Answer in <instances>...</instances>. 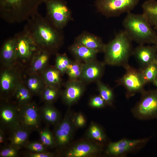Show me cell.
Here are the masks:
<instances>
[{
  "instance_id": "obj_1",
  "label": "cell",
  "mask_w": 157,
  "mask_h": 157,
  "mask_svg": "<svg viewBox=\"0 0 157 157\" xmlns=\"http://www.w3.org/2000/svg\"><path fill=\"white\" fill-rule=\"evenodd\" d=\"M24 30L33 40L38 49L56 54L62 45L64 37L62 30L54 26L38 11L27 21Z\"/></svg>"
},
{
  "instance_id": "obj_2",
  "label": "cell",
  "mask_w": 157,
  "mask_h": 157,
  "mask_svg": "<svg viewBox=\"0 0 157 157\" xmlns=\"http://www.w3.org/2000/svg\"><path fill=\"white\" fill-rule=\"evenodd\" d=\"M122 25L124 31L132 41L139 44H155L157 34L143 14L127 13Z\"/></svg>"
},
{
  "instance_id": "obj_3",
  "label": "cell",
  "mask_w": 157,
  "mask_h": 157,
  "mask_svg": "<svg viewBox=\"0 0 157 157\" xmlns=\"http://www.w3.org/2000/svg\"><path fill=\"white\" fill-rule=\"evenodd\" d=\"M47 0H0L1 17L8 23L27 21L38 11L39 4Z\"/></svg>"
},
{
  "instance_id": "obj_4",
  "label": "cell",
  "mask_w": 157,
  "mask_h": 157,
  "mask_svg": "<svg viewBox=\"0 0 157 157\" xmlns=\"http://www.w3.org/2000/svg\"><path fill=\"white\" fill-rule=\"evenodd\" d=\"M132 41L124 31L116 34L112 40L105 44L104 63L111 66L126 67L129 64V59L133 53Z\"/></svg>"
},
{
  "instance_id": "obj_5",
  "label": "cell",
  "mask_w": 157,
  "mask_h": 157,
  "mask_svg": "<svg viewBox=\"0 0 157 157\" xmlns=\"http://www.w3.org/2000/svg\"><path fill=\"white\" fill-rule=\"evenodd\" d=\"M141 98L131 109L133 116L141 120L157 119V90H144Z\"/></svg>"
},
{
  "instance_id": "obj_6",
  "label": "cell",
  "mask_w": 157,
  "mask_h": 157,
  "mask_svg": "<svg viewBox=\"0 0 157 157\" xmlns=\"http://www.w3.org/2000/svg\"><path fill=\"white\" fill-rule=\"evenodd\" d=\"M126 72L121 77L116 81V86H122L125 89L126 96L129 98L136 93H141L144 90L147 84L140 69L131 67L129 64L125 67Z\"/></svg>"
},
{
  "instance_id": "obj_7",
  "label": "cell",
  "mask_w": 157,
  "mask_h": 157,
  "mask_svg": "<svg viewBox=\"0 0 157 157\" xmlns=\"http://www.w3.org/2000/svg\"><path fill=\"white\" fill-rule=\"evenodd\" d=\"M139 0H97V12L107 17H116L133 9Z\"/></svg>"
},
{
  "instance_id": "obj_8",
  "label": "cell",
  "mask_w": 157,
  "mask_h": 157,
  "mask_svg": "<svg viewBox=\"0 0 157 157\" xmlns=\"http://www.w3.org/2000/svg\"><path fill=\"white\" fill-rule=\"evenodd\" d=\"M46 3V17L56 27L62 30L71 20L70 10L62 0H48Z\"/></svg>"
},
{
  "instance_id": "obj_9",
  "label": "cell",
  "mask_w": 157,
  "mask_h": 157,
  "mask_svg": "<svg viewBox=\"0 0 157 157\" xmlns=\"http://www.w3.org/2000/svg\"><path fill=\"white\" fill-rule=\"evenodd\" d=\"M16 61H23L31 60L38 49L34 42L24 30L15 34Z\"/></svg>"
},
{
  "instance_id": "obj_10",
  "label": "cell",
  "mask_w": 157,
  "mask_h": 157,
  "mask_svg": "<svg viewBox=\"0 0 157 157\" xmlns=\"http://www.w3.org/2000/svg\"><path fill=\"white\" fill-rule=\"evenodd\" d=\"M105 65L96 59L84 63L79 80L85 84L100 81L104 74Z\"/></svg>"
},
{
  "instance_id": "obj_11",
  "label": "cell",
  "mask_w": 157,
  "mask_h": 157,
  "mask_svg": "<svg viewBox=\"0 0 157 157\" xmlns=\"http://www.w3.org/2000/svg\"><path fill=\"white\" fill-rule=\"evenodd\" d=\"M39 114L37 106L33 103L23 106L19 118L22 126L29 130L38 128L40 123Z\"/></svg>"
},
{
  "instance_id": "obj_12",
  "label": "cell",
  "mask_w": 157,
  "mask_h": 157,
  "mask_svg": "<svg viewBox=\"0 0 157 157\" xmlns=\"http://www.w3.org/2000/svg\"><path fill=\"white\" fill-rule=\"evenodd\" d=\"M150 138L134 140L124 139L117 142H111L108 147L107 152L108 154L112 156H121L135 149L142 144H145Z\"/></svg>"
},
{
  "instance_id": "obj_13",
  "label": "cell",
  "mask_w": 157,
  "mask_h": 157,
  "mask_svg": "<svg viewBox=\"0 0 157 157\" xmlns=\"http://www.w3.org/2000/svg\"><path fill=\"white\" fill-rule=\"evenodd\" d=\"M85 84L80 80H68L63 94V99L67 105H71L77 101L83 94Z\"/></svg>"
},
{
  "instance_id": "obj_14",
  "label": "cell",
  "mask_w": 157,
  "mask_h": 157,
  "mask_svg": "<svg viewBox=\"0 0 157 157\" xmlns=\"http://www.w3.org/2000/svg\"><path fill=\"white\" fill-rule=\"evenodd\" d=\"M132 55L140 66V68L157 61L156 51L154 45L139 44L133 50Z\"/></svg>"
},
{
  "instance_id": "obj_15",
  "label": "cell",
  "mask_w": 157,
  "mask_h": 157,
  "mask_svg": "<svg viewBox=\"0 0 157 157\" xmlns=\"http://www.w3.org/2000/svg\"><path fill=\"white\" fill-rule=\"evenodd\" d=\"M0 76V85L2 92L8 93L14 91L20 80L17 71L13 66L6 67Z\"/></svg>"
},
{
  "instance_id": "obj_16",
  "label": "cell",
  "mask_w": 157,
  "mask_h": 157,
  "mask_svg": "<svg viewBox=\"0 0 157 157\" xmlns=\"http://www.w3.org/2000/svg\"><path fill=\"white\" fill-rule=\"evenodd\" d=\"M74 43L103 52L105 45L99 36L86 31H83L75 39Z\"/></svg>"
},
{
  "instance_id": "obj_17",
  "label": "cell",
  "mask_w": 157,
  "mask_h": 157,
  "mask_svg": "<svg viewBox=\"0 0 157 157\" xmlns=\"http://www.w3.org/2000/svg\"><path fill=\"white\" fill-rule=\"evenodd\" d=\"M0 58L6 67L13 66L16 61L15 41L14 37L6 40L3 43L0 51Z\"/></svg>"
},
{
  "instance_id": "obj_18",
  "label": "cell",
  "mask_w": 157,
  "mask_h": 157,
  "mask_svg": "<svg viewBox=\"0 0 157 157\" xmlns=\"http://www.w3.org/2000/svg\"><path fill=\"white\" fill-rule=\"evenodd\" d=\"M51 55L46 50L38 49L30 60V74H40L47 67Z\"/></svg>"
},
{
  "instance_id": "obj_19",
  "label": "cell",
  "mask_w": 157,
  "mask_h": 157,
  "mask_svg": "<svg viewBox=\"0 0 157 157\" xmlns=\"http://www.w3.org/2000/svg\"><path fill=\"white\" fill-rule=\"evenodd\" d=\"M73 126L69 117L66 116L57 128L55 132L56 140L57 144L64 146L70 140Z\"/></svg>"
},
{
  "instance_id": "obj_20",
  "label": "cell",
  "mask_w": 157,
  "mask_h": 157,
  "mask_svg": "<svg viewBox=\"0 0 157 157\" xmlns=\"http://www.w3.org/2000/svg\"><path fill=\"white\" fill-rule=\"evenodd\" d=\"M68 49L75 59L83 63L96 59L99 53L96 50L74 43Z\"/></svg>"
},
{
  "instance_id": "obj_21",
  "label": "cell",
  "mask_w": 157,
  "mask_h": 157,
  "mask_svg": "<svg viewBox=\"0 0 157 157\" xmlns=\"http://www.w3.org/2000/svg\"><path fill=\"white\" fill-rule=\"evenodd\" d=\"M99 151L98 147L87 142L80 143L69 151L66 156L69 157H85L96 154Z\"/></svg>"
},
{
  "instance_id": "obj_22",
  "label": "cell",
  "mask_w": 157,
  "mask_h": 157,
  "mask_svg": "<svg viewBox=\"0 0 157 157\" xmlns=\"http://www.w3.org/2000/svg\"><path fill=\"white\" fill-rule=\"evenodd\" d=\"M0 119L4 125L15 129L18 126L19 118L15 108L13 106H6L0 110Z\"/></svg>"
},
{
  "instance_id": "obj_23",
  "label": "cell",
  "mask_w": 157,
  "mask_h": 157,
  "mask_svg": "<svg viewBox=\"0 0 157 157\" xmlns=\"http://www.w3.org/2000/svg\"><path fill=\"white\" fill-rule=\"evenodd\" d=\"M62 74L55 67H47L40 74L46 85L60 88Z\"/></svg>"
},
{
  "instance_id": "obj_24",
  "label": "cell",
  "mask_w": 157,
  "mask_h": 157,
  "mask_svg": "<svg viewBox=\"0 0 157 157\" xmlns=\"http://www.w3.org/2000/svg\"><path fill=\"white\" fill-rule=\"evenodd\" d=\"M142 14L152 27L157 30V1H146L142 3Z\"/></svg>"
},
{
  "instance_id": "obj_25",
  "label": "cell",
  "mask_w": 157,
  "mask_h": 157,
  "mask_svg": "<svg viewBox=\"0 0 157 157\" xmlns=\"http://www.w3.org/2000/svg\"><path fill=\"white\" fill-rule=\"evenodd\" d=\"M25 84L32 94H40L46 85L39 74H30Z\"/></svg>"
},
{
  "instance_id": "obj_26",
  "label": "cell",
  "mask_w": 157,
  "mask_h": 157,
  "mask_svg": "<svg viewBox=\"0 0 157 157\" xmlns=\"http://www.w3.org/2000/svg\"><path fill=\"white\" fill-rule=\"evenodd\" d=\"M11 138V144L17 149L22 147L28 140L29 135V130L19 126L14 129Z\"/></svg>"
},
{
  "instance_id": "obj_27",
  "label": "cell",
  "mask_w": 157,
  "mask_h": 157,
  "mask_svg": "<svg viewBox=\"0 0 157 157\" xmlns=\"http://www.w3.org/2000/svg\"><path fill=\"white\" fill-rule=\"evenodd\" d=\"M14 96L20 105L24 106L30 103L32 94L21 81L18 84L14 91Z\"/></svg>"
},
{
  "instance_id": "obj_28",
  "label": "cell",
  "mask_w": 157,
  "mask_h": 157,
  "mask_svg": "<svg viewBox=\"0 0 157 157\" xmlns=\"http://www.w3.org/2000/svg\"><path fill=\"white\" fill-rule=\"evenodd\" d=\"M42 116L48 123L53 124L57 122L60 119V114L57 110L50 104L44 105L41 110Z\"/></svg>"
},
{
  "instance_id": "obj_29",
  "label": "cell",
  "mask_w": 157,
  "mask_h": 157,
  "mask_svg": "<svg viewBox=\"0 0 157 157\" xmlns=\"http://www.w3.org/2000/svg\"><path fill=\"white\" fill-rule=\"evenodd\" d=\"M84 63L76 59L72 61L68 65L66 73L69 80H78L81 76Z\"/></svg>"
},
{
  "instance_id": "obj_30",
  "label": "cell",
  "mask_w": 157,
  "mask_h": 157,
  "mask_svg": "<svg viewBox=\"0 0 157 157\" xmlns=\"http://www.w3.org/2000/svg\"><path fill=\"white\" fill-rule=\"evenodd\" d=\"M96 83L99 95L104 100L106 104L112 105L114 99V94L112 90L108 85L100 80Z\"/></svg>"
},
{
  "instance_id": "obj_31",
  "label": "cell",
  "mask_w": 157,
  "mask_h": 157,
  "mask_svg": "<svg viewBox=\"0 0 157 157\" xmlns=\"http://www.w3.org/2000/svg\"><path fill=\"white\" fill-rule=\"evenodd\" d=\"M140 69L147 83H153L157 76V61Z\"/></svg>"
},
{
  "instance_id": "obj_32",
  "label": "cell",
  "mask_w": 157,
  "mask_h": 157,
  "mask_svg": "<svg viewBox=\"0 0 157 157\" xmlns=\"http://www.w3.org/2000/svg\"><path fill=\"white\" fill-rule=\"evenodd\" d=\"M59 88L46 85L40 94L42 99L50 103L55 100L59 93Z\"/></svg>"
},
{
  "instance_id": "obj_33",
  "label": "cell",
  "mask_w": 157,
  "mask_h": 157,
  "mask_svg": "<svg viewBox=\"0 0 157 157\" xmlns=\"http://www.w3.org/2000/svg\"><path fill=\"white\" fill-rule=\"evenodd\" d=\"M56 54L54 67L63 75L66 73L67 67L72 60L65 53H57Z\"/></svg>"
},
{
  "instance_id": "obj_34",
  "label": "cell",
  "mask_w": 157,
  "mask_h": 157,
  "mask_svg": "<svg viewBox=\"0 0 157 157\" xmlns=\"http://www.w3.org/2000/svg\"><path fill=\"white\" fill-rule=\"evenodd\" d=\"M88 135L90 138L99 141H103L106 137L101 129L94 124L91 126L88 131Z\"/></svg>"
},
{
  "instance_id": "obj_35",
  "label": "cell",
  "mask_w": 157,
  "mask_h": 157,
  "mask_svg": "<svg viewBox=\"0 0 157 157\" xmlns=\"http://www.w3.org/2000/svg\"><path fill=\"white\" fill-rule=\"evenodd\" d=\"M40 135L41 143L44 146L51 147L53 145L54 143L53 138L49 129H43L40 132Z\"/></svg>"
},
{
  "instance_id": "obj_36",
  "label": "cell",
  "mask_w": 157,
  "mask_h": 157,
  "mask_svg": "<svg viewBox=\"0 0 157 157\" xmlns=\"http://www.w3.org/2000/svg\"><path fill=\"white\" fill-rule=\"evenodd\" d=\"M27 148L33 152H45L44 145L42 143L35 142L29 143L26 146Z\"/></svg>"
},
{
  "instance_id": "obj_37",
  "label": "cell",
  "mask_w": 157,
  "mask_h": 157,
  "mask_svg": "<svg viewBox=\"0 0 157 157\" xmlns=\"http://www.w3.org/2000/svg\"><path fill=\"white\" fill-rule=\"evenodd\" d=\"M89 104L93 107L101 108L104 107L106 104L104 100L99 95L92 98L90 101Z\"/></svg>"
},
{
  "instance_id": "obj_38",
  "label": "cell",
  "mask_w": 157,
  "mask_h": 157,
  "mask_svg": "<svg viewBox=\"0 0 157 157\" xmlns=\"http://www.w3.org/2000/svg\"><path fill=\"white\" fill-rule=\"evenodd\" d=\"M17 149L12 147L3 149L0 151V156L1 157H14L17 156Z\"/></svg>"
},
{
  "instance_id": "obj_39",
  "label": "cell",
  "mask_w": 157,
  "mask_h": 157,
  "mask_svg": "<svg viewBox=\"0 0 157 157\" xmlns=\"http://www.w3.org/2000/svg\"><path fill=\"white\" fill-rule=\"evenodd\" d=\"M74 122L76 126L81 127L84 125L85 123V120L83 115L81 114H79L75 117Z\"/></svg>"
},
{
  "instance_id": "obj_40",
  "label": "cell",
  "mask_w": 157,
  "mask_h": 157,
  "mask_svg": "<svg viewBox=\"0 0 157 157\" xmlns=\"http://www.w3.org/2000/svg\"><path fill=\"white\" fill-rule=\"evenodd\" d=\"M53 156L51 154L45 151L41 152H33L28 155L30 157H51Z\"/></svg>"
},
{
  "instance_id": "obj_41",
  "label": "cell",
  "mask_w": 157,
  "mask_h": 157,
  "mask_svg": "<svg viewBox=\"0 0 157 157\" xmlns=\"http://www.w3.org/2000/svg\"><path fill=\"white\" fill-rule=\"evenodd\" d=\"M4 135L2 131V130H0V143H2L3 141L4 140Z\"/></svg>"
},
{
  "instance_id": "obj_42",
  "label": "cell",
  "mask_w": 157,
  "mask_h": 157,
  "mask_svg": "<svg viewBox=\"0 0 157 157\" xmlns=\"http://www.w3.org/2000/svg\"><path fill=\"white\" fill-rule=\"evenodd\" d=\"M152 83L157 87V76Z\"/></svg>"
},
{
  "instance_id": "obj_43",
  "label": "cell",
  "mask_w": 157,
  "mask_h": 157,
  "mask_svg": "<svg viewBox=\"0 0 157 157\" xmlns=\"http://www.w3.org/2000/svg\"><path fill=\"white\" fill-rule=\"evenodd\" d=\"M154 45H155V46L156 48V51L157 61V42L155 44H154Z\"/></svg>"
}]
</instances>
